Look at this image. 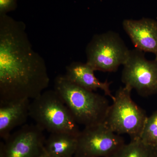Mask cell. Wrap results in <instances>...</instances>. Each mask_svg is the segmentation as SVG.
Masks as SVG:
<instances>
[{"instance_id": "1", "label": "cell", "mask_w": 157, "mask_h": 157, "mask_svg": "<svg viewBox=\"0 0 157 157\" xmlns=\"http://www.w3.org/2000/svg\"><path fill=\"white\" fill-rule=\"evenodd\" d=\"M26 29L22 21L0 15V102L33 100L49 85L45 60Z\"/></svg>"}, {"instance_id": "2", "label": "cell", "mask_w": 157, "mask_h": 157, "mask_svg": "<svg viewBox=\"0 0 157 157\" xmlns=\"http://www.w3.org/2000/svg\"><path fill=\"white\" fill-rule=\"evenodd\" d=\"M54 90L78 124L87 127L104 122L110 105L103 96L74 84L64 75L57 76Z\"/></svg>"}, {"instance_id": "3", "label": "cell", "mask_w": 157, "mask_h": 157, "mask_svg": "<svg viewBox=\"0 0 157 157\" xmlns=\"http://www.w3.org/2000/svg\"><path fill=\"white\" fill-rule=\"evenodd\" d=\"M29 117L43 130L78 137L81 131L70 109L55 90H47L33 100Z\"/></svg>"}, {"instance_id": "4", "label": "cell", "mask_w": 157, "mask_h": 157, "mask_svg": "<svg viewBox=\"0 0 157 157\" xmlns=\"http://www.w3.org/2000/svg\"><path fill=\"white\" fill-rule=\"evenodd\" d=\"M132 90L126 86L117 90L104 122L114 133L127 134L131 140L139 138L147 117L132 100Z\"/></svg>"}, {"instance_id": "5", "label": "cell", "mask_w": 157, "mask_h": 157, "mask_svg": "<svg viewBox=\"0 0 157 157\" xmlns=\"http://www.w3.org/2000/svg\"><path fill=\"white\" fill-rule=\"evenodd\" d=\"M130 52L123 40L115 32L97 34L86 46V63L95 71L115 72L126 62Z\"/></svg>"}, {"instance_id": "6", "label": "cell", "mask_w": 157, "mask_h": 157, "mask_svg": "<svg viewBox=\"0 0 157 157\" xmlns=\"http://www.w3.org/2000/svg\"><path fill=\"white\" fill-rule=\"evenodd\" d=\"M124 144L104 123L85 127L77 137L74 157H111Z\"/></svg>"}, {"instance_id": "7", "label": "cell", "mask_w": 157, "mask_h": 157, "mask_svg": "<svg viewBox=\"0 0 157 157\" xmlns=\"http://www.w3.org/2000/svg\"><path fill=\"white\" fill-rule=\"evenodd\" d=\"M144 52L136 48L130 50L121 80L125 86L146 97L157 94V60H148Z\"/></svg>"}, {"instance_id": "8", "label": "cell", "mask_w": 157, "mask_h": 157, "mask_svg": "<svg viewBox=\"0 0 157 157\" xmlns=\"http://www.w3.org/2000/svg\"><path fill=\"white\" fill-rule=\"evenodd\" d=\"M43 130L37 124H24L1 142L0 157H37L44 151Z\"/></svg>"}, {"instance_id": "9", "label": "cell", "mask_w": 157, "mask_h": 157, "mask_svg": "<svg viewBox=\"0 0 157 157\" xmlns=\"http://www.w3.org/2000/svg\"><path fill=\"white\" fill-rule=\"evenodd\" d=\"M123 26L136 49L154 54L157 60V21L148 18L124 20Z\"/></svg>"}, {"instance_id": "10", "label": "cell", "mask_w": 157, "mask_h": 157, "mask_svg": "<svg viewBox=\"0 0 157 157\" xmlns=\"http://www.w3.org/2000/svg\"><path fill=\"white\" fill-rule=\"evenodd\" d=\"M31 101L25 99L9 102H0V137L8 139L15 128L25 124L29 117Z\"/></svg>"}, {"instance_id": "11", "label": "cell", "mask_w": 157, "mask_h": 157, "mask_svg": "<svg viewBox=\"0 0 157 157\" xmlns=\"http://www.w3.org/2000/svg\"><path fill=\"white\" fill-rule=\"evenodd\" d=\"M94 71L86 63L74 62L67 67L64 76L69 81L85 89L92 91L102 90L113 100L114 95L109 89L111 83L107 80L104 82L100 81L95 76Z\"/></svg>"}, {"instance_id": "12", "label": "cell", "mask_w": 157, "mask_h": 157, "mask_svg": "<svg viewBox=\"0 0 157 157\" xmlns=\"http://www.w3.org/2000/svg\"><path fill=\"white\" fill-rule=\"evenodd\" d=\"M77 146V137L68 133H51L45 140L44 149L50 157H73Z\"/></svg>"}, {"instance_id": "13", "label": "cell", "mask_w": 157, "mask_h": 157, "mask_svg": "<svg viewBox=\"0 0 157 157\" xmlns=\"http://www.w3.org/2000/svg\"><path fill=\"white\" fill-rule=\"evenodd\" d=\"M154 151L138 138L124 144L111 157H154Z\"/></svg>"}, {"instance_id": "14", "label": "cell", "mask_w": 157, "mask_h": 157, "mask_svg": "<svg viewBox=\"0 0 157 157\" xmlns=\"http://www.w3.org/2000/svg\"><path fill=\"white\" fill-rule=\"evenodd\" d=\"M139 138L144 144L157 149V111L147 118Z\"/></svg>"}, {"instance_id": "15", "label": "cell", "mask_w": 157, "mask_h": 157, "mask_svg": "<svg viewBox=\"0 0 157 157\" xmlns=\"http://www.w3.org/2000/svg\"><path fill=\"white\" fill-rule=\"evenodd\" d=\"M16 7V0H0V15H5Z\"/></svg>"}, {"instance_id": "16", "label": "cell", "mask_w": 157, "mask_h": 157, "mask_svg": "<svg viewBox=\"0 0 157 157\" xmlns=\"http://www.w3.org/2000/svg\"><path fill=\"white\" fill-rule=\"evenodd\" d=\"M37 157H50L48 155L46 154V153L45 152V151L42 154H41V155H39V156Z\"/></svg>"}, {"instance_id": "17", "label": "cell", "mask_w": 157, "mask_h": 157, "mask_svg": "<svg viewBox=\"0 0 157 157\" xmlns=\"http://www.w3.org/2000/svg\"><path fill=\"white\" fill-rule=\"evenodd\" d=\"M154 157H157V149L155 150Z\"/></svg>"}, {"instance_id": "18", "label": "cell", "mask_w": 157, "mask_h": 157, "mask_svg": "<svg viewBox=\"0 0 157 157\" xmlns=\"http://www.w3.org/2000/svg\"></svg>"}]
</instances>
